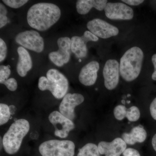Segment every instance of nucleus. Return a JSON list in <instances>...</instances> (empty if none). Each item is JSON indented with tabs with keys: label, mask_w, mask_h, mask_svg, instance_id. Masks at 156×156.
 Listing matches in <instances>:
<instances>
[{
	"label": "nucleus",
	"mask_w": 156,
	"mask_h": 156,
	"mask_svg": "<svg viewBox=\"0 0 156 156\" xmlns=\"http://www.w3.org/2000/svg\"><path fill=\"white\" fill-rule=\"evenodd\" d=\"M82 37L87 43L89 41L96 42L98 41V37L96 36L89 30L86 31Z\"/></svg>",
	"instance_id": "obj_28"
},
{
	"label": "nucleus",
	"mask_w": 156,
	"mask_h": 156,
	"mask_svg": "<svg viewBox=\"0 0 156 156\" xmlns=\"http://www.w3.org/2000/svg\"><path fill=\"white\" fill-rule=\"evenodd\" d=\"M75 145L69 140H51L40 145L39 151L42 156H74Z\"/></svg>",
	"instance_id": "obj_5"
},
{
	"label": "nucleus",
	"mask_w": 156,
	"mask_h": 156,
	"mask_svg": "<svg viewBox=\"0 0 156 156\" xmlns=\"http://www.w3.org/2000/svg\"><path fill=\"white\" fill-rule=\"evenodd\" d=\"M9 107L4 103L0 104V125H5L9 122L11 117Z\"/></svg>",
	"instance_id": "obj_20"
},
{
	"label": "nucleus",
	"mask_w": 156,
	"mask_h": 156,
	"mask_svg": "<svg viewBox=\"0 0 156 156\" xmlns=\"http://www.w3.org/2000/svg\"><path fill=\"white\" fill-rule=\"evenodd\" d=\"M122 154L123 156H140L138 151L131 148L126 149Z\"/></svg>",
	"instance_id": "obj_29"
},
{
	"label": "nucleus",
	"mask_w": 156,
	"mask_h": 156,
	"mask_svg": "<svg viewBox=\"0 0 156 156\" xmlns=\"http://www.w3.org/2000/svg\"><path fill=\"white\" fill-rule=\"evenodd\" d=\"M7 54V47L5 42L2 38L0 39V62L4 61Z\"/></svg>",
	"instance_id": "obj_27"
},
{
	"label": "nucleus",
	"mask_w": 156,
	"mask_h": 156,
	"mask_svg": "<svg viewBox=\"0 0 156 156\" xmlns=\"http://www.w3.org/2000/svg\"><path fill=\"white\" fill-rule=\"evenodd\" d=\"M104 10L110 19L130 20L134 17L133 9L122 3H107Z\"/></svg>",
	"instance_id": "obj_10"
},
{
	"label": "nucleus",
	"mask_w": 156,
	"mask_h": 156,
	"mask_svg": "<svg viewBox=\"0 0 156 156\" xmlns=\"http://www.w3.org/2000/svg\"><path fill=\"white\" fill-rule=\"evenodd\" d=\"M11 73V71L9 66L1 65L0 66V83L8 80Z\"/></svg>",
	"instance_id": "obj_26"
},
{
	"label": "nucleus",
	"mask_w": 156,
	"mask_h": 156,
	"mask_svg": "<svg viewBox=\"0 0 156 156\" xmlns=\"http://www.w3.org/2000/svg\"><path fill=\"white\" fill-rule=\"evenodd\" d=\"M98 147L100 154H104L105 156H120L127 149V144L122 138L118 137L110 142L101 141Z\"/></svg>",
	"instance_id": "obj_13"
},
{
	"label": "nucleus",
	"mask_w": 156,
	"mask_h": 156,
	"mask_svg": "<svg viewBox=\"0 0 156 156\" xmlns=\"http://www.w3.org/2000/svg\"><path fill=\"white\" fill-rule=\"evenodd\" d=\"M152 144L154 150L156 151V134H154L152 139Z\"/></svg>",
	"instance_id": "obj_33"
},
{
	"label": "nucleus",
	"mask_w": 156,
	"mask_h": 156,
	"mask_svg": "<svg viewBox=\"0 0 156 156\" xmlns=\"http://www.w3.org/2000/svg\"><path fill=\"white\" fill-rule=\"evenodd\" d=\"M84 97L79 93H68L63 98L59 107V112L69 119L74 120L75 118V108L83 103Z\"/></svg>",
	"instance_id": "obj_11"
},
{
	"label": "nucleus",
	"mask_w": 156,
	"mask_h": 156,
	"mask_svg": "<svg viewBox=\"0 0 156 156\" xmlns=\"http://www.w3.org/2000/svg\"><path fill=\"white\" fill-rule=\"evenodd\" d=\"M119 64L115 59H109L105 62L103 70L104 84L108 90L115 89L119 80Z\"/></svg>",
	"instance_id": "obj_12"
},
{
	"label": "nucleus",
	"mask_w": 156,
	"mask_h": 156,
	"mask_svg": "<svg viewBox=\"0 0 156 156\" xmlns=\"http://www.w3.org/2000/svg\"><path fill=\"white\" fill-rule=\"evenodd\" d=\"M99 69V63L97 61L90 62L81 69L79 75V80L84 86L94 85L97 80V73Z\"/></svg>",
	"instance_id": "obj_14"
},
{
	"label": "nucleus",
	"mask_w": 156,
	"mask_h": 156,
	"mask_svg": "<svg viewBox=\"0 0 156 156\" xmlns=\"http://www.w3.org/2000/svg\"><path fill=\"white\" fill-rule=\"evenodd\" d=\"M140 113L139 108L136 106H133L127 109L126 118L128 121L134 122L139 119Z\"/></svg>",
	"instance_id": "obj_21"
},
{
	"label": "nucleus",
	"mask_w": 156,
	"mask_h": 156,
	"mask_svg": "<svg viewBox=\"0 0 156 156\" xmlns=\"http://www.w3.org/2000/svg\"><path fill=\"white\" fill-rule=\"evenodd\" d=\"M89 31L96 36L102 39H107L117 36L119 33L118 28L103 20L95 18L90 20L87 24Z\"/></svg>",
	"instance_id": "obj_9"
},
{
	"label": "nucleus",
	"mask_w": 156,
	"mask_h": 156,
	"mask_svg": "<svg viewBox=\"0 0 156 156\" xmlns=\"http://www.w3.org/2000/svg\"><path fill=\"white\" fill-rule=\"evenodd\" d=\"M152 62L154 66V70L152 75V79L156 81V53L153 55L152 57Z\"/></svg>",
	"instance_id": "obj_32"
},
{
	"label": "nucleus",
	"mask_w": 156,
	"mask_h": 156,
	"mask_svg": "<svg viewBox=\"0 0 156 156\" xmlns=\"http://www.w3.org/2000/svg\"><path fill=\"white\" fill-rule=\"evenodd\" d=\"M122 2L131 6H136L142 4L144 1L143 0H122Z\"/></svg>",
	"instance_id": "obj_31"
},
{
	"label": "nucleus",
	"mask_w": 156,
	"mask_h": 156,
	"mask_svg": "<svg viewBox=\"0 0 156 156\" xmlns=\"http://www.w3.org/2000/svg\"><path fill=\"white\" fill-rule=\"evenodd\" d=\"M150 111L152 117L156 120V97L151 104Z\"/></svg>",
	"instance_id": "obj_30"
},
{
	"label": "nucleus",
	"mask_w": 156,
	"mask_h": 156,
	"mask_svg": "<svg viewBox=\"0 0 156 156\" xmlns=\"http://www.w3.org/2000/svg\"><path fill=\"white\" fill-rule=\"evenodd\" d=\"M49 121L55 128L54 134L60 138H66L75 126L72 120L63 115L60 112L54 111L49 116Z\"/></svg>",
	"instance_id": "obj_8"
},
{
	"label": "nucleus",
	"mask_w": 156,
	"mask_h": 156,
	"mask_svg": "<svg viewBox=\"0 0 156 156\" xmlns=\"http://www.w3.org/2000/svg\"><path fill=\"white\" fill-rule=\"evenodd\" d=\"M147 133L141 126H136L132 128L130 133H125L122 137L126 144L134 145L136 143H142L145 141Z\"/></svg>",
	"instance_id": "obj_17"
},
{
	"label": "nucleus",
	"mask_w": 156,
	"mask_h": 156,
	"mask_svg": "<svg viewBox=\"0 0 156 156\" xmlns=\"http://www.w3.org/2000/svg\"><path fill=\"white\" fill-rule=\"evenodd\" d=\"M98 146L93 143H88L81 148L77 156H100Z\"/></svg>",
	"instance_id": "obj_19"
},
{
	"label": "nucleus",
	"mask_w": 156,
	"mask_h": 156,
	"mask_svg": "<svg viewBox=\"0 0 156 156\" xmlns=\"http://www.w3.org/2000/svg\"><path fill=\"white\" fill-rule=\"evenodd\" d=\"M107 2L106 0H79L76 4V8L79 14L85 15L92 8L100 11L104 10Z\"/></svg>",
	"instance_id": "obj_16"
},
{
	"label": "nucleus",
	"mask_w": 156,
	"mask_h": 156,
	"mask_svg": "<svg viewBox=\"0 0 156 156\" xmlns=\"http://www.w3.org/2000/svg\"><path fill=\"white\" fill-rule=\"evenodd\" d=\"M61 14L59 7L55 4L41 2L35 4L29 9L27 19L32 28L44 31L55 24Z\"/></svg>",
	"instance_id": "obj_1"
},
{
	"label": "nucleus",
	"mask_w": 156,
	"mask_h": 156,
	"mask_svg": "<svg viewBox=\"0 0 156 156\" xmlns=\"http://www.w3.org/2000/svg\"><path fill=\"white\" fill-rule=\"evenodd\" d=\"M7 9L3 4L0 3V28L4 27L8 22Z\"/></svg>",
	"instance_id": "obj_24"
},
{
	"label": "nucleus",
	"mask_w": 156,
	"mask_h": 156,
	"mask_svg": "<svg viewBox=\"0 0 156 156\" xmlns=\"http://www.w3.org/2000/svg\"><path fill=\"white\" fill-rule=\"evenodd\" d=\"M38 88L41 91L49 90L57 99H61L66 95L69 82L66 77L58 70L51 69L47 73V77L39 79Z\"/></svg>",
	"instance_id": "obj_4"
},
{
	"label": "nucleus",
	"mask_w": 156,
	"mask_h": 156,
	"mask_svg": "<svg viewBox=\"0 0 156 156\" xmlns=\"http://www.w3.org/2000/svg\"><path fill=\"white\" fill-rule=\"evenodd\" d=\"M71 51L79 59L86 57L87 54V42L83 37L73 36L71 39Z\"/></svg>",
	"instance_id": "obj_18"
},
{
	"label": "nucleus",
	"mask_w": 156,
	"mask_h": 156,
	"mask_svg": "<svg viewBox=\"0 0 156 156\" xmlns=\"http://www.w3.org/2000/svg\"><path fill=\"white\" fill-rule=\"evenodd\" d=\"M127 109L125 105H119L116 106L114 110V115L115 119L122 121L126 117Z\"/></svg>",
	"instance_id": "obj_22"
},
{
	"label": "nucleus",
	"mask_w": 156,
	"mask_h": 156,
	"mask_svg": "<svg viewBox=\"0 0 156 156\" xmlns=\"http://www.w3.org/2000/svg\"><path fill=\"white\" fill-rule=\"evenodd\" d=\"M5 5L13 9H18L28 2L27 0H3Z\"/></svg>",
	"instance_id": "obj_23"
},
{
	"label": "nucleus",
	"mask_w": 156,
	"mask_h": 156,
	"mask_svg": "<svg viewBox=\"0 0 156 156\" xmlns=\"http://www.w3.org/2000/svg\"><path fill=\"white\" fill-rule=\"evenodd\" d=\"M1 84H4L10 91H16L17 88V81L14 78H11L1 82Z\"/></svg>",
	"instance_id": "obj_25"
},
{
	"label": "nucleus",
	"mask_w": 156,
	"mask_h": 156,
	"mask_svg": "<svg viewBox=\"0 0 156 156\" xmlns=\"http://www.w3.org/2000/svg\"><path fill=\"white\" fill-rule=\"evenodd\" d=\"M9 107L11 115H14V114H15V112H16V107L13 105H10V106H9Z\"/></svg>",
	"instance_id": "obj_34"
},
{
	"label": "nucleus",
	"mask_w": 156,
	"mask_h": 156,
	"mask_svg": "<svg viewBox=\"0 0 156 156\" xmlns=\"http://www.w3.org/2000/svg\"><path fill=\"white\" fill-rule=\"evenodd\" d=\"M15 41L24 48L40 53L44 50V42L43 38L37 31L26 30L16 36Z\"/></svg>",
	"instance_id": "obj_6"
},
{
	"label": "nucleus",
	"mask_w": 156,
	"mask_h": 156,
	"mask_svg": "<svg viewBox=\"0 0 156 156\" xmlns=\"http://www.w3.org/2000/svg\"><path fill=\"white\" fill-rule=\"evenodd\" d=\"M143 52L137 47L127 50L120 59V73L127 82H131L138 77L141 71Z\"/></svg>",
	"instance_id": "obj_2"
},
{
	"label": "nucleus",
	"mask_w": 156,
	"mask_h": 156,
	"mask_svg": "<svg viewBox=\"0 0 156 156\" xmlns=\"http://www.w3.org/2000/svg\"><path fill=\"white\" fill-rule=\"evenodd\" d=\"M30 129L29 122L24 119H20L12 123L3 137L2 144L5 151L11 155L17 152Z\"/></svg>",
	"instance_id": "obj_3"
},
{
	"label": "nucleus",
	"mask_w": 156,
	"mask_h": 156,
	"mask_svg": "<svg viewBox=\"0 0 156 156\" xmlns=\"http://www.w3.org/2000/svg\"><path fill=\"white\" fill-rule=\"evenodd\" d=\"M58 50L49 53L50 61L58 67L67 63L70 58L71 41L68 37H61L57 40Z\"/></svg>",
	"instance_id": "obj_7"
},
{
	"label": "nucleus",
	"mask_w": 156,
	"mask_h": 156,
	"mask_svg": "<svg viewBox=\"0 0 156 156\" xmlns=\"http://www.w3.org/2000/svg\"><path fill=\"white\" fill-rule=\"evenodd\" d=\"M17 51L19 57L16 69L18 75L23 77L32 68V60L29 53L25 48L18 47Z\"/></svg>",
	"instance_id": "obj_15"
}]
</instances>
